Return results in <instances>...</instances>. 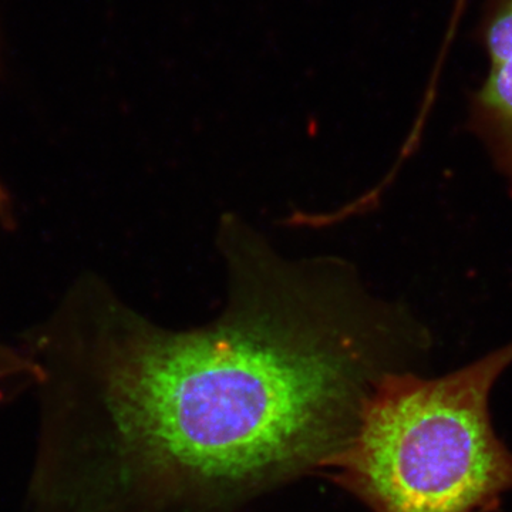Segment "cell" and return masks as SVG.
Segmentation results:
<instances>
[{
  "instance_id": "cell-1",
  "label": "cell",
  "mask_w": 512,
  "mask_h": 512,
  "mask_svg": "<svg viewBox=\"0 0 512 512\" xmlns=\"http://www.w3.org/2000/svg\"><path fill=\"white\" fill-rule=\"evenodd\" d=\"M228 298L173 330L101 285L28 352L42 369L30 512H235L319 470L430 336L333 259L288 261L228 221Z\"/></svg>"
},
{
  "instance_id": "cell-2",
  "label": "cell",
  "mask_w": 512,
  "mask_h": 512,
  "mask_svg": "<svg viewBox=\"0 0 512 512\" xmlns=\"http://www.w3.org/2000/svg\"><path fill=\"white\" fill-rule=\"evenodd\" d=\"M512 365V340L448 375L384 377L336 483L372 512H494L512 493V451L495 433L490 397Z\"/></svg>"
},
{
  "instance_id": "cell-3",
  "label": "cell",
  "mask_w": 512,
  "mask_h": 512,
  "mask_svg": "<svg viewBox=\"0 0 512 512\" xmlns=\"http://www.w3.org/2000/svg\"><path fill=\"white\" fill-rule=\"evenodd\" d=\"M478 43L487 69L467 107V128L512 188V0H485Z\"/></svg>"
},
{
  "instance_id": "cell-4",
  "label": "cell",
  "mask_w": 512,
  "mask_h": 512,
  "mask_svg": "<svg viewBox=\"0 0 512 512\" xmlns=\"http://www.w3.org/2000/svg\"><path fill=\"white\" fill-rule=\"evenodd\" d=\"M468 2H470V0H454V8L451 10L448 28L446 35H444L443 45H441L444 50H450L451 43L456 39L457 30L460 28L461 19H463L464 12H466Z\"/></svg>"
},
{
  "instance_id": "cell-5",
  "label": "cell",
  "mask_w": 512,
  "mask_h": 512,
  "mask_svg": "<svg viewBox=\"0 0 512 512\" xmlns=\"http://www.w3.org/2000/svg\"><path fill=\"white\" fill-rule=\"evenodd\" d=\"M3 356L2 349H0V376H2Z\"/></svg>"
}]
</instances>
